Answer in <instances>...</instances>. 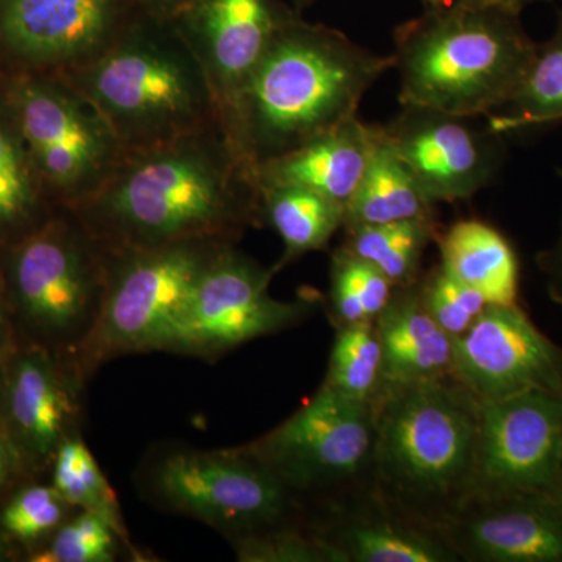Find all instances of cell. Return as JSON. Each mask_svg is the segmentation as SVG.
<instances>
[{"label":"cell","instance_id":"cell-15","mask_svg":"<svg viewBox=\"0 0 562 562\" xmlns=\"http://www.w3.org/2000/svg\"><path fill=\"white\" fill-rule=\"evenodd\" d=\"M341 562H460L438 531L392 509L373 487L306 513Z\"/></svg>","mask_w":562,"mask_h":562},{"label":"cell","instance_id":"cell-36","mask_svg":"<svg viewBox=\"0 0 562 562\" xmlns=\"http://www.w3.org/2000/svg\"><path fill=\"white\" fill-rule=\"evenodd\" d=\"M18 347H20V341H18L16 328L11 319L5 290L0 286V357H10L14 350H18Z\"/></svg>","mask_w":562,"mask_h":562},{"label":"cell","instance_id":"cell-14","mask_svg":"<svg viewBox=\"0 0 562 562\" xmlns=\"http://www.w3.org/2000/svg\"><path fill=\"white\" fill-rule=\"evenodd\" d=\"M439 535L460 562H562V502L472 495Z\"/></svg>","mask_w":562,"mask_h":562},{"label":"cell","instance_id":"cell-3","mask_svg":"<svg viewBox=\"0 0 562 562\" xmlns=\"http://www.w3.org/2000/svg\"><path fill=\"white\" fill-rule=\"evenodd\" d=\"M394 68L402 106L490 116L519 90L536 46L519 14L447 3L397 27Z\"/></svg>","mask_w":562,"mask_h":562},{"label":"cell","instance_id":"cell-28","mask_svg":"<svg viewBox=\"0 0 562 562\" xmlns=\"http://www.w3.org/2000/svg\"><path fill=\"white\" fill-rule=\"evenodd\" d=\"M49 471L52 486L69 506L102 514L128 535L116 492L81 435L70 436L58 447Z\"/></svg>","mask_w":562,"mask_h":562},{"label":"cell","instance_id":"cell-22","mask_svg":"<svg viewBox=\"0 0 562 562\" xmlns=\"http://www.w3.org/2000/svg\"><path fill=\"white\" fill-rule=\"evenodd\" d=\"M413 220H435V203L392 147L382 125H373L371 154L346 206L344 228Z\"/></svg>","mask_w":562,"mask_h":562},{"label":"cell","instance_id":"cell-16","mask_svg":"<svg viewBox=\"0 0 562 562\" xmlns=\"http://www.w3.org/2000/svg\"><path fill=\"white\" fill-rule=\"evenodd\" d=\"M90 87L103 109L136 127L184 120L198 103V87L184 63L150 46L122 47L103 58Z\"/></svg>","mask_w":562,"mask_h":562},{"label":"cell","instance_id":"cell-1","mask_svg":"<svg viewBox=\"0 0 562 562\" xmlns=\"http://www.w3.org/2000/svg\"><path fill=\"white\" fill-rule=\"evenodd\" d=\"M394 57L373 54L342 33L280 25L236 94L243 144L255 168L358 116L366 92Z\"/></svg>","mask_w":562,"mask_h":562},{"label":"cell","instance_id":"cell-38","mask_svg":"<svg viewBox=\"0 0 562 562\" xmlns=\"http://www.w3.org/2000/svg\"><path fill=\"white\" fill-rule=\"evenodd\" d=\"M550 272H552L558 290L562 292V236L552 254V258H550Z\"/></svg>","mask_w":562,"mask_h":562},{"label":"cell","instance_id":"cell-9","mask_svg":"<svg viewBox=\"0 0 562 562\" xmlns=\"http://www.w3.org/2000/svg\"><path fill=\"white\" fill-rule=\"evenodd\" d=\"M271 279V271L222 246L199 277L165 351L214 361L308 319L316 302L273 299Z\"/></svg>","mask_w":562,"mask_h":562},{"label":"cell","instance_id":"cell-39","mask_svg":"<svg viewBox=\"0 0 562 562\" xmlns=\"http://www.w3.org/2000/svg\"><path fill=\"white\" fill-rule=\"evenodd\" d=\"M3 402H5V358L0 357V427H2Z\"/></svg>","mask_w":562,"mask_h":562},{"label":"cell","instance_id":"cell-8","mask_svg":"<svg viewBox=\"0 0 562 562\" xmlns=\"http://www.w3.org/2000/svg\"><path fill=\"white\" fill-rule=\"evenodd\" d=\"M105 281L106 266L65 225L25 238L11 255L5 290L20 346L41 347L77 364L101 314Z\"/></svg>","mask_w":562,"mask_h":562},{"label":"cell","instance_id":"cell-23","mask_svg":"<svg viewBox=\"0 0 562 562\" xmlns=\"http://www.w3.org/2000/svg\"><path fill=\"white\" fill-rule=\"evenodd\" d=\"M279 29L268 0H209L203 10L214 68L235 92L257 68Z\"/></svg>","mask_w":562,"mask_h":562},{"label":"cell","instance_id":"cell-27","mask_svg":"<svg viewBox=\"0 0 562 562\" xmlns=\"http://www.w3.org/2000/svg\"><path fill=\"white\" fill-rule=\"evenodd\" d=\"M324 386L360 402H375L383 387V351L375 321L336 328Z\"/></svg>","mask_w":562,"mask_h":562},{"label":"cell","instance_id":"cell-34","mask_svg":"<svg viewBox=\"0 0 562 562\" xmlns=\"http://www.w3.org/2000/svg\"><path fill=\"white\" fill-rule=\"evenodd\" d=\"M35 195L20 147L0 125V227L27 220Z\"/></svg>","mask_w":562,"mask_h":562},{"label":"cell","instance_id":"cell-7","mask_svg":"<svg viewBox=\"0 0 562 562\" xmlns=\"http://www.w3.org/2000/svg\"><path fill=\"white\" fill-rule=\"evenodd\" d=\"M375 402L321 384L279 427L246 443L310 513L372 486Z\"/></svg>","mask_w":562,"mask_h":562},{"label":"cell","instance_id":"cell-2","mask_svg":"<svg viewBox=\"0 0 562 562\" xmlns=\"http://www.w3.org/2000/svg\"><path fill=\"white\" fill-rule=\"evenodd\" d=\"M375 412L373 491L439 532L472 494L482 403L452 375L383 384Z\"/></svg>","mask_w":562,"mask_h":562},{"label":"cell","instance_id":"cell-35","mask_svg":"<svg viewBox=\"0 0 562 562\" xmlns=\"http://www.w3.org/2000/svg\"><path fill=\"white\" fill-rule=\"evenodd\" d=\"M27 472L20 452L9 435L0 427V494L9 491L21 475Z\"/></svg>","mask_w":562,"mask_h":562},{"label":"cell","instance_id":"cell-13","mask_svg":"<svg viewBox=\"0 0 562 562\" xmlns=\"http://www.w3.org/2000/svg\"><path fill=\"white\" fill-rule=\"evenodd\" d=\"M384 135L412 169L432 203L468 201L483 190L497 169L490 131H475L468 117L402 106L383 127Z\"/></svg>","mask_w":562,"mask_h":562},{"label":"cell","instance_id":"cell-40","mask_svg":"<svg viewBox=\"0 0 562 562\" xmlns=\"http://www.w3.org/2000/svg\"><path fill=\"white\" fill-rule=\"evenodd\" d=\"M13 557V549H11L10 539L7 538L5 532L0 528V561L10 560Z\"/></svg>","mask_w":562,"mask_h":562},{"label":"cell","instance_id":"cell-17","mask_svg":"<svg viewBox=\"0 0 562 562\" xmlns=\"http://www.w3.org/2000/svg\"><path fill=\"white\" fill-rule=\"evenodd\" d=\"M16 109L25 139L54 183L76 187L101 165L105 140L99 125L60 92L24 88Z\"/></svg>","mask_w":562,"mask_h":562},{"label":"cell","instance_id":"cell-31","mask_svg":"<svg viewBox=\"0 0 562 562\" xmlns=\"http://www.w3.org/2000/svg\"><path fill=\"white\" fill-rule=\"evenodd\" d=\"M52 484H29L14 492L0 512V528L10 542L40 550L76 513Z\"/></svg>","mask_w":562,"mask_h":562},{"label":"cell","instance_id":"cell-32","mask_svg":"<svg viewBox=\"0 0 562 562\" xmlns=\"http://www.w3.org/2000/svg\"><path fill=\"white\" fill-rule=\"evenodd\" d=\"M244 562H341L308 520L280 525L231 542Z\"/></svg>","mask_w":562,"mask_h":562},{"label":"cell","instance_id":"cell-26","mask_svg":"<svg viewBox=\"0 0 562 562\" xmlns=\"http://www.w3.org/2000/svg\"><path fill=\"white\" fill-rule=\"evenodd\" d=\"M487 117V131L495 136L562 120V22L552 40L536 46L512 101Z\"/></svg>","mask_w":562,"mask_h":562},{"label":"cell","instance_id":"cell-33","mask_svg":"<svg viewBox=\"0 0 562 562\" xmlns=\"http://www.w3.org/2000/svg\"><path fill=\"white\" fill-rule=\"evenodd\" d=\"M417 284L425 308L453 339L464 335L491 306L480 292L454 280L441 266L419 279Z\"/></svg>","mask_w":562,"mask_h":562},{"label":"cell","instance_id":"cell-11","mask_svg":"<svg viewBox=\"0 0 562 562\" xmlns=\"http://www.w3.org/2000/svg\"><path fill=\"white\" fill-rule=\"evenodd\" d=\"M88 380L76 362L35 346L5 358L2 428L27 472L50 469L58 447L80 435Z\"/></svg>","mask_w":562,"mask_h":562},{"label":"cell","instance_id":"cell-24","mask_svg":"<svg viewBox=\"0 0 562 562\" xmlns=\"http://www.w3.org/2000/svg\"><path fill=\"white\" fill-rule=\"evenodd\" d=\"M266 213L284 244L283 262L327 246L346 222V209L294 184H260Z\"/></svg>","mask_w":562,"mask_h":562},{"label":"cell","instance_id":"cell-37","mask_svg":"<svg viewBox=\"0 0 562 562\" xmlns=\"http://www.w3.org/2000/svg\"><path fill=\"white\" fill-rule=\"evenodd\" d=\"M454 2L461 3V5L498 9L513 14H520L528 5L541 2V0H454Z\"/></svg>","mask_w":562,"mask_h":562},{"label":"cell","instance_id":"cell-19","mask_svg":"<svg viewBox=\"0 0 562 562\" xmlns=\"http://www.w3.org/2000/svg\"><path fill=\"white\" fill-rule=\"evenodd\" d=\"M372 139L373 125L353 117L297 149L265 162L257 169L258 179L260 184L305 188L346 209L364 173Z\"/></svg>","mask_w":562,"mask_h":562},{"label":"cell","instance_id":"cell-21","mask_svg":"<svg viewBox=\"0 0 562 562\" xmlns=\"http://www.w3.org/2000/svg\"><path fill=\"white\" fill-rule=\"evenodd\" d=\"M441 268L486 299L490 305L516 306L519 265L512 244L486 222L460 221L438 235Z\"/></svg>","mask_w":562,"mask_h":562},{"label":"cell","instance_id":"cell-4","mask_svg":"<svg viewBox=\"0 0 562 562\" xmlns=\"http://www.w3.org/2000/svg\"><path fill=\"white\" fill-rule=\"evenodd\" d=\"M135 484L154 508L205 524L228 542L306 519L246 443L217 450L161 443L140 461Z\"/></svg>","mask_w":562,"mask_h":562},{"label":"cell","instance_id":"cell-12","mask_svg":"<svg viewBox=\"0 0 562 562\" xmlns=\"http://www.w3.org/2000/svg\"><path fill=\"white\" fill-rule=\"evenodd\" d=\"M453 376L480 402L532 390L562 392V349L519 306L491 305L453 339Z\"/></svg>","mask_w":562,"mask_h":562},{"label":"cell","instance_id":"cell-20","mask_svg":"<svg viewBox=\"0 0 562 562\" xmlns=\"http://www.w3.org/2000/svg\"><path fill=\"white\" fill-rule=\"evenodd\" d=\"M383 351V384L430 382L453 375V338L422 302L419 284L395 288L375 319Z\"/></svg>","mask_w":562,"mask_h":562},{"label":"cell","instance_id":"cell-43","mask_svg":"<svg viewBox=\"0 0 562 562\" xmlns=\"http://www.w3.org/2000/svg\"><path fill=\"white\" fill-rule=\"evenodd\" d=\"M154 2L169 3L172 2V0H154Z\"/></svg>","mask_w":562,"mask_h":562},{"label":"cell","instance_id":"cell-10","mask_svg":"<svg viewBox=\"0 0 562 562\" xmlns=\"http://www.w3.org/2000/svg\"><path fill=\"white\" fill-rule=\"evenodd\" d=\"M480 403L479 450L471 497H558L562 392L532 390Z\"/></svg>","mask_w":562,"mask_h":562},{"label":"cell","instance_id":"cell-41","mask_svg":"<svg viewBox=\"0 0 562 562\" xmlns=\"http://www.w3.org/2000/svg\"><path fill=\"white\" fill-rule=\"evenodd\" d=\"M425 7H441L447 5V3H452L453 0H422Z\"/></svg>","mask_w":562,"mask_h":562},{"label":"cell","instance_id":"cell-5","mask_svg":"<svg viewBox=\"0 0 562 562\" xmlns=\"http://www.w3.org/2000/svg\"><path fill=\"white\" fill-rule=\"evenodd\" d=\"M241 206L216 165L192 150L138 162L94 203L91 231L116 250L217 239L241 220Z\"/></svg>","mask_w":562,"mask_h":562},{"label":"cell","instance_id":"cell-25","mask_svg":"<svg viewBox=\"0 0 562 562\" xmlns=\"http://www.w3.org/2000/svg\"><path fill=\"white\" fill-rule=\"evenodd\" d=\"M342 247L383 273L394 288L419 281L422 258L438 238L436 220H413L391 224L346 228Z\"/></svg>","mask_w":562,"mask_h":562},{"label":"cell","instance_id":"cell-30","mask_svg":"<svg viewBox=\"0 0 562 562\" xmlns=\"http://www.w3.org/2000/svg\"><path fill=\"white\" fill-rule=\"evenodd\" d=\"M124 550L133 558L138 550L131 536L122 532L109 517L79 509L55 531L49 541L31 554L33 562H113ZM136 560V558H135Z\"/></svg>","mask_w":562,"mask_h":562},{"label":"cell","instance_id":"cell-29","mask_svg":"<svg viewBox=\"0 0 562 562\" xmlns=\"http://www.w3.org/2000/svg\"><path fill=\"white\" fill-rule=\"evenodd\" d=\"M394 284L346 247L333 254L328 305L336 328L375 321L390 305Z\"/></svg>","mask_w":562,"mask_h":562},{"label":"cell","instance_id":"cell-42","mask_svg":"<svg viewBox=\"0 0 562 562\" xmlns=\"http://www.w3.org/2000/svg\"><path fill=\"white\" fill-rule=\"evenodd\" d=\"M558 497L562 502V453H561V462H560V472H558Z\"/></svg>","mask_w":562,"mask_h":562},{"label":"cell","instance_id":"cell-6","mask_svg":"<svg viewBox=\"0 0 562 562\" xmlns=\"http://www.w3.org/2000/svg\"><path fill=\"white\" fill-rule=\"evenodd\" d=\"M217 239H192L120 251L106 266L101 314L81 347L77 364L90 380L105 362L125 355L165 351L184 305L211 258Z\"/></svg>","mask_w":562,"mask_h":562},{"label":"cell","instance_id":"cell-18","mask_svg":"<svg viewBox=\"0 0 562 562\" xmlns=\"http://www.w3.org/2000/svg\"><path fill=\"white\" fill-rule=\"evenodd\" d=\"M111 10V0H0V32L24 57L66 60L101 41Z\"/></svg>","mask_w":562,"mask_h":562}]
</instances>
